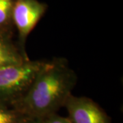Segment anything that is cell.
<instances>
[{
  "instance_id": "6",
  "label": "cell",
  "mask_w": 123,
  "mask_h": 123,
  "mask_svg": "<svg viewBox=\"0 0 123 123\" xmlns=\"http://www.w3.org/2000/svg\"><path fill=\"white\" fill-rule=\"evenodd\" d=\"M25 118L12 106L0 103V123H21Z\"/></svg>"
},
{
  "instance_id": "4",
  "label": "cell",
  "mask_w": 123,
  "mask_h": 123,
  "mask_svg": "<svg viewBox=\"0 0 123 123\" xmlns=\"http://www.w3.org/2000/svg\"><path fill=\"white\" fill-rule=\"evenodd\" d=\"M64 106L73 123H111L105 112L90 98L70 94Z\"/></svg>"
},
{
  "instance_id": "7",
  "label": "cell",
  "mask_w": 123,
  "mask_h": 123,
  "mask_svg": "<svg viewBox=\"0 0 123 123\" xmlns=\"http://www.w3.org/2000/svg\"><path fill=\"white\" fill-rule=\"evenodd\" d=\"M14 3V0H0V26L12 21Z\"/></svg>"
},
{
  "instance_id": "9",
  "label": "cell",
  "mask_w": 123,
  "mask_h": 123,
  "mask_svg": "<svg viewBox=\"0 0 123 123\" xmlns=\"http://www.w3.org/2000/svg\"><path fill=\"white\" fill-rule=\"evenodd\" d=\"M21 123H40V119L38 118H27L23 120Z\"/></svg>"
},
{
  "instance_id": "3",
  "label": "cell",
  "mask_w": 123,
  "mask_h": 123,
  "mask_svg": "<svg viewBox=\"0 0 123 123\" xmlns=\"http://www.w3.org/2000/svg\"><path fill=\"white\" fill-rule=\"evenodd\" d=\"M47 6L38 0H14L12 21L18 31L22 49L27 37L43 16Z\"/></svg>"
},
{
  "instance_id": "2",
  "label": "cell",
  "mask_w": 123,
  "mask_h": 123,
  "mask_svg": "<svg viewBox=\"0 0 123 123\" xmlns=\"http://www.w3.org/2000/svg\"><path fill=\"white\" fill-rule=\"evenodd\" d=\"M46 61L28 60L0 68V103L12 105L27 92Z\"/></svg>"
},
{
  "instance_id": "5",
  "label": "cell",
  "mask_w": 123,
  "mask_h": 123,
  "mask_svg": "<svg viewBox=\"0 0 123 123\" xmlns=\"http://www.w3.org/2000/svg\"><path fill=\"white\" fill-rule=\"evenodd\" d=\"M30 60L25 50L0 35V68L23 63Z\"/></svg>"
},
{
  "instance_id": "1",
  "label": "cell",
  "mask_w": 123,
  "mask_h": 123,
  "mask_svg": "<svg viewBox=\"0 0 123 123\" xmlns=\"http://www.w3.org/2000/svg\"><path fill=\"white\" fill-rule=\"evenodd\" d=\"M76 82L66 60L46 62L26 94L12 106L25 117L43 118L64 105Z\"/></svg>"
},
{
  "instance_id": "8",
  "label": "cell",
  "mask_w": 123,
  "mask_h": 123,
  "mask_svg": "<svg viewBox=\"0 0 123 123\" xmlns=\"http://www.w3.org/2000/svg\"><path fill=\"white\" fill-rule=\"evenodd\" d=\"M40 123H73L68 117H63L56 113L48 115L40 119Z\"/></svg>"
}]
</instances>
